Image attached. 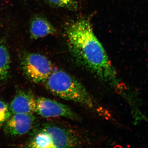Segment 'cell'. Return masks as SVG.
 I'll list each match as a JSON object with an SVG mask.
<instances>
[{"mask_svg": "<svg viewBox=\"0 0 148 148\" xmlns=\"http://www.w3.org/2000/svg\"><path fill=\"white\" fill-rule=\"evenodd\" d=\"M66 33L71 53L79 64L103 82L113 86L118 84L115 71L88 20L71 23Z\"/></svg>", "mask_w": 148, "mask_h": 148, "instance_id": "6da1fadb", "label": "cell"}, {"mask_svg": "<svg viewBox=\"0 0 148 148\" xmlns=\"http://www.w3.org/2000/svg\"><path fill=\"white\" fill-rule=\"evenodd\" d=\"M45 82L47 89L56 96L90 108L94 107L93 99L84 86L66 72H52Z\"/></svg>", "mask_w": 148, "mask_h": 148, "instance_id": "7a4b0ae2", "label": "cell"}, {"mask_svg": "<svg viewBox=\"0 0 148 148\" xmlns=\"http://www.w3.org/2000/svg\"><path fill=\"white\" fill-rule=\"evenodd\" d=\"M21 66L27 77L36 83L45 82L53 72L51 62L39 53H26L21 59Z\"/></svg>", "mask_w": 148, "mask_h": 148, "instance_id": "3957f363", "label": "cell"}, {"mask_svg": "<svg viewBox=\"0 0 148 148\" xmlns=\"http://www.w3.org/2000/svg\"><path fill=\"white\" fill-rule=\"evenodd\" d=\"M36 112L43 117H64L72 120L79 117L69 107L57 101L45 97L36 99Z\"/></svg>", "mask_w": 148, "mask_h": 148, "instance_id": "277c9868", "label": "cell"}, {"mask_svg": "<svg viewBox=\"0 0 148 148\" xmlns=\"http://www.w3.org/2000/svg\"><path fill=\"white\" fill-rule=\"evenodd\" d=\"M50 137L53 148H69L77 147L79 139L69 130L54 125H46L41 130Z\"/></svg>", "mask_w": 148, "mask_h": 148, "instance_id": "5b68a950", "label": "cell"}, {"mask_svg": "<svg viewBox=\"0 0 148 148\" xmlns=\"http://www.w3.org/2000/svg\"><path fill=\"white\" fill-rule=\"evenodd\" d=\"M13 114L4 124L5 132L12 136L27 134L33 127L35 117L33 114Z\"/></svg>", "mask_w": 148, "mask_h": 148, "instance_id": "8992f818", "label": "cell"}, {"mask_svg": "<svg viewBox=\"0 0 148 148\" xmlns=\"http://www.w3.org/2000/svg\"><path fill=\"white\" fill-rule=\"evenodd\" d=\"M9 108L12 114H33L36 111V99L29 92H19L12 101Z\"/></svg>", "mask_w": 148, "mask_h": 148, "instance_id": "52a82bcc", "label": "cell"}, {"mask_svg": "<svg viewBox=\"0 0 148 148\" xmlns=\"http://www.w3.org/2000/svg\"><path fill=\"white\" fill-rule=\"evenodd\" d=\"M56 33V29L53 25L42 16H35L31 21L30 34L33 39H37Z\"/></svg>", "mask_w": 148, "mask_h": 148, "instance_id": "ba28073f", "label": "cell"}, {"mask_svg": "<svg viewBox=\"0 0 148 148\" xmlns=\"http://www.w3.org/2000/svg\"><path fill=\"white\" fill-rule=\"evenodd\" d=\"M10 58L8 49L3 41L0 42V82L6 78L10 69Z\"/></svg>", "mask_w": 148, "mask_h": 148, "instance_id": "9c48e42d", "label": "cell"}, {"mask_svg": "<svg viewBox=\"0 0 148 148\" xmlns=\"http://www.w3.org/2000/svg\"><path fill=\"white\" fill-rule=\"evenodd\" d=\"M29 147L36 148H53L50 137L47 133L42 130L33 138Z\"/></svg>", "mask_w": 148, "mask_h": 148, "instance_id": "30bf717a", "label": "cell"}, {"mask_svg": "<svg viewBox=\"0 0 148 148\" xmlns=\"http://www.w3.org/2000/svg\"><path fill=\"white\" fill-rule=\"evenodd\" d=\"M55 6L69 10H76L78 8V4L76 0H46Z\"/></svg>", "mask_w": 148, "mask_h": 148, "instance_id": "8fae6325", "label": "cell"}, {"mask_svg": "<svg viewBox=\"0 0 148 148\" xmlns=\"http://www.w3.org/2000/svg\"><path fill=\"white\" fill-rule=\"evenodd\" d=\"M11 111L7 104L0 101V127L8 120L11 116Z\"/></svg>", "mask_w": 148, "mask_h": 148, "instance_id": "7c38bea8", "label": "cell"}]
</instances>
